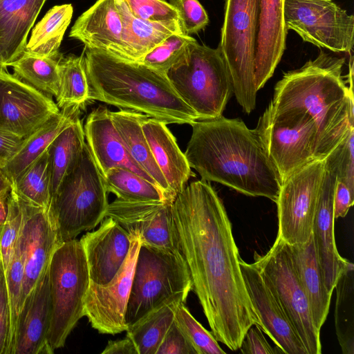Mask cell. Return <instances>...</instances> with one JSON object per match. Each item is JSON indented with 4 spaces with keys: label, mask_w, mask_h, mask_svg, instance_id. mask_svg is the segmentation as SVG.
Masks as SVG:
<instances>
[{
    "label": "cell",
    "mask_w": 354,
    "mask_h": 354,
    "mask_svg": "<svg viewBox=\"0 0 354 354\" xmlns=\"http://www.w3.org/2000/svg\"><path fill=\"white\" fill-rule=\"evenodd\" d=\"M285 0H259L254 56V84L258 91L272 76L286 46Z\"/></svg>",
    "instance_id": "obj_24"
},
{
    "label": "cell",
    "mask_w": 354,
    "mask_h": 354,
    "mask_svg": "<svg viewBox=\"0 0 354 354\" xmlns=\"http://www.w3.org/2000/svg\"><path fill=\"white\" fill-rule=\"evenodd\" d=\"M192 290L180 252L140 244L125 313L127 328L164 305L185 303Z\"/></svg>",
    "instance_id": "obj_6"
},
{
    "label": "cell",
    "mask_w": 354,
    "mask_h": 354,
    "mask_svg": "<svg viewBox=\"0 0 354 354\" xmlns=\"http://www.w3.org/2000/svg\"><path fill=\"white\" fill-rule=\"evenodd\" d=\"M106 193L104 178L86 143L51 197L48 210L62 243L102 222L109 205Z\"/></svg>",
    "instance_id": "obj_5"
},
{
    "label": "cell",
    "mask_w": 354,
    "mask_h": 354,
    "mask_svg": "<svg viewBox=\"0 0 354 354\" xmlns=\"http://www.w3.org/2000/svg\"><path fill=\"white\" fill-rule=\"evenodd\" d=\"M109 114L131 158L155 181L165 198L173 202L175 197L153 158L142 129L147 115L124 109L110 111Z\"/></svg>",
    "instance_id": "obj_28"
},
{
    "label": "cell",
    "mask_w": 354,
    "mask_h": 354,
    "mask_svg": "<svg viewBox=\"0 0 354 354\" xmlns=\"http://www.w3.org/2000/svg\"><path fill=\"white\" fill-rule=\"evenodd\" d=\"M8 216L7 198H0V228L4 225Z\"/></svg>",
    "instance_id": "obj_53"
},
{
    "label": "cell",
    "mask_w": 354,
    "mask_h": 354,
    "mask_svg": "<svg viewBox=\"0 0 354 354\" xmlns=\"http://www.w3.org/2000/svg\"><path fill=\"white\" fill-rule=\"evenodd\" d=\"M259 13V0H225L218 46L231 75L233 93L248 114L256 106L254 56Z\"/></svg>",
    "instance_id": "obj_9"
},
{
    "label": "cell",
    "mask_w": 354,
    "mask_h": 354,
    "mask_svg": "<svg viewBox=\"0 0 354 354\" xmlns=\"http://www.w3.org/2000/svg\"><path fill=\"white\" fill-rule=\"evenodd\" d=\"M38 57L24 53L10 63L14 75L49 95L57 96L59 88V61L60 57Z\"/></svg>",
    "instance_id": "obj_33"
},
{
    "label": "cell",
    "mask_w": 354,
    "mask_h": 354,
    "mask_svg": "<svg viewBox=\"0 0 354 354\" xmlns=\"http://www.w3.org/2000/svg\"><path fill=\"white\" fill-rule=\"evenodd\" d=\"M73 12L71 3L50 8L32 29L24 53L38 57L61 56L59 46L71 23Z\"/></svg>",
    "instance_id": "obj_31"
},
{
    "label": "cell",
    "mask_w": 354,
    "mask_h": 354,
    "mask_svg": "<svg viewBox=\"0 0 354 354\" xmlns=\"http://www.w3.org/2000/svg\"><path fill=\"white\" fill-rule=\"evenodd\" d=\"M20 198L23 224L18 243L24 259L21 308L26 298L48 270L54 252L62 242L48 211Z\"/></svg>",
    "instance_id": "obj_17"
},
{
    "label": "cell",
    "mask_w": 354,
    "mask_h": 354,
    "mask_svg": "<svg viewBox=\"0 0 354 354\" xmlns=\"http://www.w3.org/2000/svg\"><path fill=\"white\" fill-rule=\"evenodd\" d=\"M254 260V263L280 301L308 354L322 353L320 330L315 325L290 245L277 236L266 254L260 256L255 252Z\"/></svg>",
    "instance_id": "obj_11"
},
{
    "label": "cell",
    "mask_w": 354,
    "mask_h": 354,
    "mask_svg": "<svg viewBox=\"0 0 354 354\" xmlns=\"http://www.w3.org/2000/svg\"><path fill=\"white\" fill-rule=\"evenodd\" d=\"M131 236L130 250L116 274L104 284L90 281L86 294L84 315L100 333L115 335L127 329L125 313L140 245L137 236Z\"/></svg>",
    "instance_id": "obj_14"
},
{
    "label": "cell",
    "mask_w": 354,
    "mask_h": 354,
    "mask_svg": "<svg viewBox=\"0 0 354 354\" xmlns=\"http://www.w3.org/2000/svg\"><path fill=\"white\" fill-rule=\"evenodd\" d=\"M345 58L320 50L301 68L283 73L270 102L277 109H293L308 114L317 128L315 159H324L354 126L353 57L348 83L342 76Z\"/></svg>",
    "instance_id": "obj_3"
},
{
    "label": "cell",
    "mask_w": 354,
    "mask_h": 354,
    "mask_svg": "<svg viewBox=\"0 0 354 354\" xmlns=\"http://www.w3.org/2000/svg\"><path fill=\"white\" fill-rule=\"evenodd\" d=\"M8 216L0 232L1 261L5 271L9 263L23 224L20 197L12 189L7 198Z\"/></svg>",
    "instance_id": "obj_41"
},
{
    "label": "cell",
    "mask_w": 354,
    "mask_h": 354,
    "mask_svg": "<svg viewBox=\"0 0 354 354\" xmlns=\"http://www.w3.org/2000/svg\"><path fill=\"white\" fill-rule=\"evenodd\" d=\"M284 21L304 42L333 53L353 51L354 17L333 0H285Z\"/></svg>",
    "instance_id": "obj_12"
},
{
    "label": "cell",
    "mask_w": 354,
    "mask_h": 354,
    "mask_svg": "<svg viewBox=\"0 0 354 354\" xmlns=\"http://www.w3.org/2000/svg\"><path fill=\"white\" fill-rule=\"evenodd\" d=\"M196 39L182 32L173 33L145 54L138 62L162 73L185 57L189 44Z\"/></svg>",
    "instance_id": "obj_39"
},
{
    "label": "cell",
    "mask_w": 354,
    "mask_h": 354,
    "mask_svg": "<svg viewBox=\"0 0 354 354\" xmlns=\"http://www.w3.org/2000/svg\"><path fill=\"white\" fill-rule=\"evenodd\" d=\"M82 107L73 106L62 109L59 113L24 138L19 151L2 168L12 184L47 149L54 138L76 117L80 116Z\"/></svg>",
    "instance_id": "obj_29"
},
{
    "label": "cell",
    "mask_w": 354,
    "mask_h": 354,
    "mask_svg": "<svg viewBox=\"0 0 354 354\" xmlns=\"http://www.w3.org/2000/svg\"><path fill=\"white\" fill-rule=\"evenodd\" d=\"M336 183L335 172L325 165L312 232L324 279L331 294L351 263L339 254L335 244L333 198Z\"/></svg>",
    "instance_id": "obj_19"
},
{
    "label": "cell",
    "mask_w": 354,
    "mask_h": 354,
    "mask_svg": "<svg viewBox=\"0 0 354 354\" xmlns=\"http://www.w3.org/2000/svg\"><path fill=\"white\" fill-rule=\"evenodd\" d=\"M353 283V264L351 262L335 287L336 334L344 354L354 353Z\"/></svg>",
    "instance_id": "obj_38"
},
{
    "label": "cell",
    "mask_w": 354,
    "mask_h": 354,
    "mask_svg": "<svg viewBox=\"0 0 354 354\" xmlns=\"http://www.w3.org/2000/svg\"><path fill=\"white\" fill-rule=\"evenodd\" d=\"M324 169L325 158L315 159L281 185L277 236L290 245L306 243L312 234Z\"/></svg>",
    "instance_id": "obj_13"
},
{
    "label": "cell",
    "mask_w": 354,
    "mask_h": 354,
    "mask_svg": "<svg viewBox=\"0 0 354 354\" xmlns=\"http://www.w3.org/2000/svg\"><path fill=\"white\" fill-rule=\"evenodd\" d=\"M171 201H128L119 198L109 203L105 217H110L140 244L180 252L174 227Z\"/></svg>",
    "instance_id": "obj_16"
},
{
    "label": "cell",
    "mask_w": 354,
    "mask_h": 354,
    "mask_svg": "<svg viewBox=\"0 0 354 354\" xmlns=\"http://www.w3.org/2000/svg\"><path fill=\"white\" fill-rule=\"evenodd\" d=\"M353 203L354 191L351 190L344 183L337 180L333 198L335 219L345 217Z\"/></svg>",
    "instance_id": "obj_50"
},
{
    "label": "cell",
    "mask_w": 354,
    "mask_h": 354,
    "mask_svg": "<svg viewBox=\"0 0 354 354\" xmlns=\"http://www.w3.org/2000/svg\"><path fill=\"white\" fill-rule=\"evenodd\" d=\"M142 129L153 158L176 198L195 174L166 123L146 115Z\"/></svg>",
    "instance_id": "obj_25"
},
{
    "label": "cell",
    "mask_w": 354,
    "mask_h": 354,
    "mask_svg": "<svg viewBox=\"0 0 354 354\" xmlns=\"http://www.w3.org/2000/svg\"><path fill=\"white\" fill-rule=\"evenodd\" d=\"M50 320L47 342L52 353L66 340L84 317V302L90 284L88 266L79 240L63 242L54 252L48 268Z\"/></svg>",
    "instance_id": "obj_8"
},
{
    "label": "cell",
    "mask_w": 354,
    "mask_h": 354,
    "mask_svg": "<svg viewBox=\"0 0 354 354\" xmlns=\"http://www.w3.org/2000/svg\"><path fill=\"white\" fill-rule=\"evenodd\" d=\"M282 183L315 159L317 128L307 113L268 105L254 129Z\"/></svg>",
    "instance_id": "obj_10"
},
{
    "label": "cell",
    "mask_w": 354,
    "mask_h": 354,
    "mask_svg": "<svg viewBox=\"0 0 354 354\" xmlns=\"http://www.w3.org/2000/svg\"><path fill=\"white\" fill-rule=\"evenodd\" d=\"M293 261L307 296L316 328L325 322L332 294L326 288L314 244L313 234L304 243L290 245Z\"/></svg>",
    "instance_id": "obj_27"
},
{
    "label": "cell",
    "mask_w": 354,
    "mask_h": 354,
    "mask_svg": "<svg viewBox=\"0 0 354 354\" xmlns=\"http://www.w3.org/2000/svg\"><path fill=\"white\" fill-rule=\"evenodd\" d=\"M24 138L0 129V168H3L21 147Z\"/></svg>",
    "instance_id": "obj_49"
},
{
    "label": "cell",
    "mask_w": 354,
    "mask_h": 354,
    "mask_svg": "<svg viewBox=\"0 0 354 354\" xmlns=\"http://www.w3.org/2000/svg\"><path fill=\"white\" fill-rule=\"evenodd\" d=\"M124 1L131 15L136 17L151 22L180 25L177 10L165 0H124Z\"/></svg>",
    "instance_id": "obj_44"
},
{
    "label": "cell",
    "mask_w": 354,
    "mask_h": 354,
    "mask_svg": "<svg viewBox=\"0 0 354 354\" xmlns=\"http://www.w3.org/2000/svg\"><path fill=\"white\" fill-rule=\"evenodd\" d=\"M12 187V182L0 168V198H7Z\"/></svg>",
    "instance_id": "obj_52"
},
{
    "label": "cell",
    "mask_w": 354,
    "mask_h": 354,
    "mask_svg": "<svg viewBox=\"0 0 354 354\" xmlns=\"http://www.w3.org/2000/svg\"><path fill=\"white\" fill-rule=\"evenodd\" d=\"M12 189L25 201L48 210L51 187L48 148L15 180Z\"/></svg>",
    "instance_id": "obj_36"
},
{
    "label": "cell",
    "mask_w": 354,
    "mask_h": 354,
    "mask_svg": "<svg viewBox=\"0 0 354 354\" xmlns=\"http://www.w3.org/2000/svg\"><path fill=\"white\" fill-rule=\"evenodd\" d=\"M109 111L104 106L93 109L84 127L86 143L101 174L104 177L109 170L115 167L127 168L157 186L129 154Z\"/></svg>",
    "instance_id": "obj_21"
},
{
    "label": "cell",
    "mask_w": 354,
    "mask_h": 354,
    "mask_svg": "<svg viewBox=\"0 0 354 354\" xmlns=\"http://www.w3.org/2000/svg\"><path fill=\"white\" fill-rule=\"evenodd\" d=\"M46 0H0V55L8 66L24 52L27 37Z\"/></svg>",
    "instance_id": "obj_26"
},
{
    "label": "cell",
    "mask_w": 354,
    "mask_h": 354,
    "mask_svg": "<svg viewBox=\"0 0 354 354\" xmlns=\"http://www.w3.org/2000/svg\"><path fill=\"white\" fill-rule=\"evenodd\" d=\"M123 22V43L127 58L139 61L173 33L182 32L178 24L151 22L134 17L124 0H115Z\"/></svg>",
    "instance_id": "obj_30"
},
{
    "label": "cell",
    "mask_w": 354,
    "mask_h": 354,
    "mask_svg": "<svg viewBox=\"0 0 354 354\" xmlns=\"http://www.w3.org/2000/svg\"><path fill=\"white\" fill-rule=\"evenodd\" d=\"M12 348L11 310L5 269L0 261V354H11Z\"/></svg>",
    "instance_id": "obj_46"
},
{
    "label": "cell",
    "mask_w": 354,
    "mask_h": 354,
    "mask_svg": "<svg viewBox=\"0 0 354 354\" xmlns=\"http://www.w3.org/2000/svg\"><path fill=\"white\" fill-rule=\"evenodd\" d=\"M177 303L164 305L141 318L127 329L138 354H156L174 321Z\"/></svg>",
    "instance_id": "obj_34"
},
{
    "label": "cell",
    "mask_w": 354,
    "mask_h": 354,
    "mask_svg": "<svg viewBox=\"0 0 354 354\" xmlns=\"http://www.w3.org/2000/svg\"><path fill=\"white\" fill-rule=\"evenodd\" d=\"M88 100L137 111L167 124H191L199 120L175 91L166 74L138 61L85 48Z\"/></svg>",
    "instance_id": "obj_4"
},
{
    "label": "cell",
    "mask_w": 354,
    "mask_h": 354,
    "mask_svg": "<svg viewBox=\"0 0 354 354\" xmlns=\"http://www.w3.org/2000/svg\"><path fill=\"white\" fill-rule=\"evenodd\" d=\"M5 273L11 310L13 344L15 330L21 306L24 275V259L18 239Z\"/></svg>",
    "instance_id": "obj_43"
},
{
    "label": "cell",
    "mask_w": 354,
    "mask_h": 354,
    "mask_svg": "<svg viewBox=\"0 0 354 354\" xmlns=\"http://www.w3.org/2000/svg\"><path fill=\"white\" fill-rule=\"evenodd\" d=\"M103 178L107 192L114 194L119 199L128 201H168L155 184L127 168H112Z\"/></svg>",
    "instance_id": "obj_37"
},
{
    "label": "cell",
    "mask_w": 354,
    "mask_h": 354,
    "mask_svg": "<svg viewBox=\"0 0 354 354\" xmlns=\"http://www.w3.org/2000/svg\"><path fill=\"white\" fill-rule=\"evenodd\" d=\"M239 349L243 354L283 353L276 346L274 348L271 346L257 324L252 325L247 330Z\"/></svg>",
    "instance_id": "obj_48"
},
{
    "label": "cell",
    "mask_w": 354,
    "mask_h": 354,
    "mask_svg": "<svg viewBox=\"0 0 354 354\" xmlns=\"http://www.w3.org/2000/svg\"><path fill=\"white\" fill-rule=\"evenodd\" d=\"M50 320V299L47 270L20 308L12 354H52L47 342Z\"/></svg>",
    "instance_id": "obj_22"
},
{
    "label": "cell",
    "mask_w": 354,
    "mask_h": 354,
    "mask_svg": "<svg viewBox=\"0 0 354 354\" xmlns=\"http://www.w3.org/2000/svg\"><path fill=\"white\" fill-rule=\"evenodd\" d=\"M190 125L192 133L184 153L202 180L276 203L281 179L254 129L223 115Z\"/></svg>",
    "instance_id": "obj_2"
},
{
    "label": "cell",
    "mask_w": 354,
    "mask_h": 354,
    "mask_svg": "<svg viewBox=\"0 0 354 354\" xmlns=\"http://www.w3.org/2000/svg\"><path fill=\"white\" fill-rule=\"evenodd\" d=\"M178 247L215 339L240 348L247 330L259 320L241 273L231 222L208 181L192 182L171 206Z\"/></svg>",
    "instance_id": "obj_1"
},
{
    "label": "cell",
    "mask_w": 354,
    "mask_h": 354,
    "mask_svg": "<svg viewBox=\"0 0 354 354\" xmlns=\"http://www.w3.org/2000/svg\"><path fill=\"white\" fill-rule=\"evenodd\" d=\"M354 126L325 157V165L333 170L337 180L354 191Z\"/></svg>",
    "instance_id": "obj_42"
},
{
    "label": "cell",
    "mask_w": 354,
    "mask_h": 354,
    "mask_svg": "<svg viewBox=\"0 0 354 354\" xmlns=\"http://www.w3.org/2000/svg\"><path fill=\"white\" fill-rule=\"evenodd\" d=\"M85 144L84 127L77 116L48 146L51 197L77 161Z\"/></svg>",
    "instance_id": "obj_32"
},
{
    "label": "cell",
    "mask_w": 354,
    "mask_h": 354,
    "mask_svg": "<svg viewBox=\"0 0 354 354\" xmlns=\"http://www.w3.org/2000/svg\"><path fill=\"white\" fill-rule=\"evenodd\" d=\"M175 322L185 333L196 354H223L212 333L207 330L190 313L185 303L178 304Z\"/></svg>",
    "instance_id": "obj_40"
},
{
    "label": "cell",
    "mask_w": 354,
    "mask_h": 354,
    "mask_svg": "<svg viewBox=\"0 0 354 354\" xmlns=\"http://www.w3.org/2000/svg\"><path fill=\"white\" fill-rule=\"evenodd\" d=\"M241 273L252 304L259 320V326L285 354L308 352L282 308L254 263L239 261Z\"/></svg>",
    "instance_id": "obj_18"
},
{
    "label": "cell",
    "mask_w": 354,
    "mask_h": 354,
    "mask_svg": "<svg viewBox=\"0 0 354 354\" xmlns=\"http://www.w3.org/2000/svg\"><path fill=\"white\" fill-rule=\"evenodd\" d=\"M6 65L4 64L1 55H0V72L6 71Z\"/></svg>",
    "instance_id": "obj_54"
},
{
    "label": "cell",
    "mask_w": 354,
    "mask_h": 354,
    "mask_svg": "<svg viewBox=\"0 0 354 354\" xmlns=\"http://www.w3.org/2000/svg\"><path fill=\"white\" fill-rule=\"evenodd\" d=\"M59 88L56 97L59 109L84 106L88 101V85L84 52L80 56H62L59 61Z\"/></svg>",
    "instance_id": "obj_35"
},
{
    "label": "cell",
    "mask_w": 354,
    "mask_h": 354,
    "mask_svg": "<svg viewBox=\"0 0 354 354\" xmlns=\"http://www.w3.org/2000/svg\"><path fill=\"white\" fill-rule=\"evenodd\" d=\"M156 354H196V352L174 320Z\"/></svg>",
    "instance_id": "obj_47"
},
{
    "label": "cell",
    "mask_w": 354,
    "mask_h": 354,
    "mask_svg": "<svg viewBox=\"0 0 354 354\" xmlns=\"http://www.w3.org/2000/svg\"><path fill=\"white\" fill-rule=\"evenodd\" d=\"M1 228H0V232H1ZM0 261H1V253H0Z\"/></svg>",
    "instance_id": "obj_55"
},
{
    "label": "cell",
    "mask_w": 354,
    "mask_h": 354,
    "mask_svg": "<svg viewBox=\"0 0 354 354\" xmlns=\"http://www.w3.org/2000/svg\"><path fill=\"white\" fill-rule=\"evenodd\" d=\"M86 257L90 281L109 283L123 265L130 250L131 236L115 220L105 217L95 231L80 240Z\"/></svg>",
    "instance_id": "obj_20"
},
{
    "label": "cell",
    "mask_w": 354,
    "mask_h": 354,
    "mask_svg": "<svg viewBox=\"0 0 354 354\" xmlns=\"http://www.w3.org/2000/svg\"><path fill=\"white\" fill-rule=\"evenodd\" d=\"M59 112L50 96L0 72V129L25 138Z\"/></svg>",
    "instance_id": "obj_15"
},
{
    "label": "cell",
    "mask_w": 354,
    "mask_h": 354,
    "mask_svg": "<svg viewBox=\"0 0 354 354\" xmlns=\"http://www.w3.org/2000/svg\"><path fill=\"white\" fill-rule=\"evenodd\" d=\"M181 100L199 120L222 115L233 93L231 75L218 47L192 42L181 62L165 73Z\"/></svg>",
    "instance_id": "obj_7"
},
{
    "label": "cell",
    "mask_w": 354,
    "mask_h": 354,
    "mask_svg": "<svg viewBox=\"0 0 354 354\" xmlns=\"http://www.w3.org/2000/svg\"><path fill=\"white\" fill-rule=\"evenodd\" d=\"M102 354H138V352L131 338L127 335L122 339L109 341Z\"/></svg>",
    "instance_id": "obj_51"
},
{
    "label": "cell",
    "mask_w": 354,
    "mask_h": 354,
    "mask_svg": "<svg viewBox=\"0 0 354 354\" xmlns=\"http://www.w3.org/2000/svg\"><path fill=\"white\" fill-rule=\"evenodd\" d=\"M69 37L82 41L85 48L103 50L127 59L123 22L115 0H97L77 18Z\"/></svg>",
    "instance_id": "obj_23"
},
{
    "label": "cell",
    "mask_w": 354,
    "mask_h": 354,
    "mask_svg": "<svg viewBox=\"0 0 354 354\" xmlns=\"http://www.w3.org/2000/svg\"><path fill=\"white\" fill-rule=\"evenodd\" d=\"M177 10L184 34L191 36L204 29L209 22L208 15L198 0H169Z\"/></svg>",
    "instance_id": "obj_45"
}]
</instances>
